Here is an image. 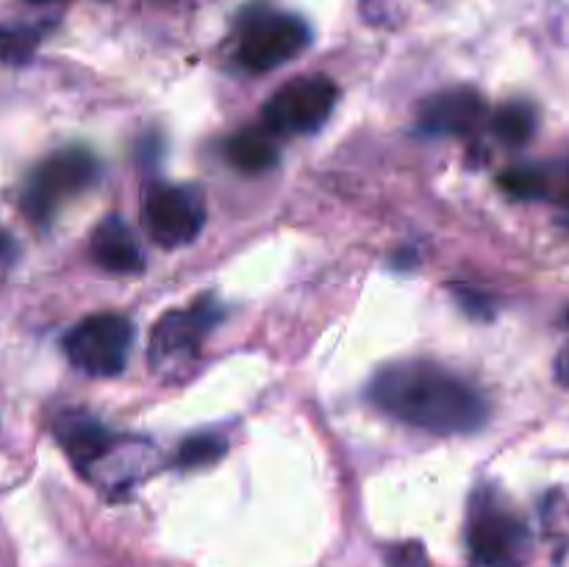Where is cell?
I'll list each match as a JSON object with an SVG mask.
<instances>
[{"mask_svg":"<svg viewBox=\"0 0 569 567\" xmlns=\"http://www.w3.org/2000/svg\"><path fill=\"white\" fill-rule=\"evenodd\" d=\"M367 395L389 417L431 434H472L489 417V406L478 389L431 361L383 367Z\"/></svg>","mask_w":569,"mask_h":567,"instance_id":"cell-1","label":"cell"},{"mask_svg":"<svg viewBox=\"0 0 569 567\" xmlns=\"http://www.w3.org/2000/svg\"><path fill=\"white\" fill-rule=\"evenodd\" d=\"M98 172V159L87 148L56 150L28 176L22 187V211L33 222H48L67 200L92 187Z\"/></svg>","mask_w":569,"mask_h":567,"instance_id":"cell-2","label":"cell"},{"mask_svg":"<svg viewBox=\"0 0 569 567\" xmlns=\"http://www.w3.org/2000/svg\"><path fill=\"white\" fill-rule=\"evenodd\" d=\"M133 345V322L117 311L83 317L64 337V354L72 367L87 376H120Z\"/></svg>","mask_w":569,"mask_h":567,"instance_id":"cell-3","label":"cell"},{"mask_svg":"<svg viewBox=\"0 0 569 567\" xmlns=\"http://www.w3.org/2000/svg\"><path fill=\"white\" fill-rule=\"evenodd\" d=\"M311 31L300 17L270 9H250L239 22V64L250 72H267L300 56Z\"/></svg>","mask_w":569,"mask_h":567,"instance_id":"cell-4","label":"cell"},{"mask_svg":"<svg viewBox=\"0 0 569 567\" xmlns=\"http://www.w3.org/2000/svg\"><path fill=\"white\" fill-rule=\"evenodd\" d=\"M337 100L339 89L331 78H292L267 98V103L261 106V120L270 133H287V137L317 133L333 115Z\"/></svg>","mask_w":569,"mask_h":567,"instance_id":"cell-5","label":"cell"},{"mask_svg":"<svg viewBox=\"0 0 569 567\" xmlns=\"http://www.w3.org/2000/svg\"><path fill=\"white\" fill-rule=\"evenodd\" d=\"M467 545L481 565L517 567L528 550V528L483 489L481 498L472 500Z\"/></svg>","mask_w":569,"mask_h":567,"instance_id":"cell-6","label":"cell"},{"mask_svg":"<svg viewBox=\"0 0 569 567\" xmlns=\"http://www.w3.org/2000/svg\"><path fill=\"white\" fill-rule=\"evenodd\" d=\"M142 220L161 248H181L198 239L206 226L203 192L181 183H159L144 195Z\"/></svg>","mask_w":569,"mask_h":567,"instance_id":"cell-7","label":"cell"},{"mask_svg":"<svg viewBox=\"0 0 569 567\" xmlns=\"http://www.w3.org/2000/svg\"><path fill=\"white\" fill-rule=\"evenodd\" d=\"M217 320H220V306L211 298L194 300L189 309L167 311L150 334V365L167 367L192 356Z\"/></svg>","mask_w":569,"mask_h":567,"instance_id":"cell-8","label":"cell"},{"mask_svg":"<svg viewBox=\"0 0 569 567\" xmlns=\"http://www.w3.org/2000/svg\"><path fill=\"white\" fill-rule=\"evenodd\" d=\"M487 115V100L472 87H453L420 103V131L433 137H465Z\"/></svg>","mask_w":569,"mask_h":567,"instance_id":"cell-9","label":"cell"},{"mask_svg":"<svg viewBox=\"0 0 569 567\" xmlns=\"http://www.w3.org/2000/svg\"><path fill=\"white\" fill-rule=\"evenodd\" d=\"M53 431L59 445L64 448V454L70 456L72 465L81 467V470L98 465L103 456H109L111 442H114L109 428L100 420H94L92 415H83V411H67V415H61L56 420Z\"/></svg>","mask_w":569,"mask_h":567,"instance_id":"cell-10","label":"cell"},{"mask_svg":"<svg viewBox=\"0 0 569 567\" xmlns=\"http://www.w3.org/2000/svg\"><path fill=\"white\" fill-rule=\"evenodd\" d=\"M89 253L103 270L120 272V276L139 272L144 267L139 239L133 237V231L120 215H109L98 222L92 239H89Z\"/></svg>","mask_w":569,"mask_h":567,"instance_id":"cell-11","label":"cell"},{"mask_svg":"<svg viewBox=\"0 0 569 567\" xmlns=\"http://www.w3.org/2000/svg\"><path fill=\"white\" fill-rule=\"evenodd\" d=\"M226 159L239 172H267L278 165V148L270 139V131H239L226 142Z\"/></svg>","mask_w":569,"mask_h":567,"instance_id":"cell-12","label":"cell"},{"mask_svg":"<svg viewBox=\"0 0 569 567\" xmlns=\"http://www.w3.org/2000/svg\"><path fill=\"white\" fill-rule=\"evenodd\" d=\"M537 126V109H533V103H526V100H509V103H503L492 115L495 137L503 145H515V148H520L528 139H533Z\"/></svg>","mask_w":569,"mask_h":567,"instance_id":"cell-13","label":"cell"},{"mask_svg":"<svg viewBox=\"0 0 569 567\" xmlns=\"http://www.w3.org/2000/svg\"><path fill=\"white\" fill-rule=\"evenodd\" d=\"M42 33L39 26H0V61L26 64L42 42Z\"/></svg>","mask_w":569,"mask_h":567,"instance_id":"cell-14","label":"cell"},{"mask_svg":"<svg viewBox=\"0 0 569 567\" xmlns=\"http://www.w3.org/2000/svg\"><path fill=\"white\" fill-rule=\"evenodd\" d=\"M498 183L511 195V198L520 200L545 198V195L550 192L548 172L539 170V167H509V170L500 172Z\"/></svg>","mask_w":569,"mask_h":567,"instance_id":"cell-15","label":"cell"},{"mask_svg":"<svg viewBox=\"0 0 569 567\" xmlns=\"http://www.w3.org/2000/svg\"><path fill=\"white\" fill-rule=\"evenodd\" d=\"M228 442L217 434H194L187 437L178 448V467H206L214 465L226 456Z\"/></svg>","mask_w":569,"mask_h":567,"instance_id":"cell-16","label":"cell"},{"mask_svg":"<svg viewBox=\"0 0 569 567\" xmlns=\"http://www.w3.org/2000/svg\"><path fill=\"white\" fill-rule=\"evenodd\" d=\"M456 298H459L461 309L470 311L472 317H489V300L487 295L481 292H472L470 287H453Z\"/></svg>","mask_w":569,"mask_h":567,"instance_id":"cell-17","label":"cell"},{"mask_svg":"<svg viewBox=\"0 0 569 567\" xmlns=\"http://www.w3.org/2000/svg\"><path fill=\"white\" fill-rule=\"evenodd\" d=\"M556 378H559V384L569 387V345L561 350L559 359H556Z\"/></svg>","mask_w":569,"mask_h":567,"instance_id":"cell-18","label":"cell"},{"mask_svg":"<svg viewBox=\"0 0 569 567\" xmlns=\"http://www.w3.org/2000/svg\"><path fill=\"white\" fill-rule=\"evenodd\" d=\"M561 200H565V203L569 206V170H567V176H565V187H561Z\"/></svg>","mask_w":569,"mask_h":567,"instance_id":"cell-19","label":"cell"},{"mask_svg":"<svg viewBox=\"0 0 569 567\" xmlns=\"http://www.w3.org/2000/svg\"><path fill=\"white\" fill-rule=\"evenodd\" d=\"M26 3H37V6H42V3H53V0H26Z\"/></svg>","mask_w":569,"mask_h":567,"instance_id":"cell-20","label":"cell"}]
</instances>
